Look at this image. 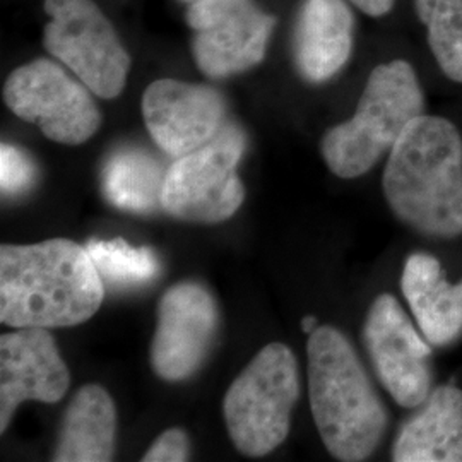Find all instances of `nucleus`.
Listing matches in <instances>:
<instances>
[{"instance_id":"nucleus-1","label":"nucleus","mask_w":462,"mask_h":462,"mask_svg":"<svg viewBox=\"0 0 462 462\" xmlns=\"http://www.w3.org/2000/svg\"><path fill=\"white\" fill-rule=\"evenodd\" d=\"M103 280L86 247L67 238L0 247V322L74 328L98 312Z\"/></svg>"},{"instance_id":"nucleus-2","label":"nucleus","mask_w":462,"mask_h":462,"mask_svg":"<svg viewBox=\"0 0 462 462\" xmlns=\"http://www.w3.org/2000/svg\"><path fill=\"white\" fill-rule=\"evenodd\" d=\"M383 194L393 213L429 236L462 235V137L444 116H420L391 149Z\"/></svg>"},{"instance_id":"nucleus-3","label":"nucleus","mask_w":462,"mask_h":462,"mask_svg":"<svg viewBox=\"0 0 462 462\" xmlns=\"http://www.w3.org/2000/svg\"><path fill=\"white\" fill-rule=\"evenodd\" d=\"M309 394L315 425L337 461L368 459L389 416L355 347L341 330L322 326L309 336Z\"/></svg>"},{"instance_id":"nucleus-4","label":"nucleus","mask_w":462,"mask_h":462,"mask_svg":"<svg viewBox=\"0 0 462 462\" xmlns=\"http://www.w3.org/2000/svg\"><path fill=\"white\" fill-rule=\"evenodd\" d=\"M423 110L425 97L413 66L401 59L380 64L366 81L355 116L322 137V158L341 179L362 177Z\"/></svg>"},{"instance_id":"nucleus-5","label":"nucleus","mask_w":462,"mask_h":462,"mask_svg":"<svg viewBox=\"0 0 462 462\" xmlns=\"http://www.w3.org/2000/svg\"><path fill=\"white\" fill-rule=\"evenodd\" d=\"M300 396L293 351L273 343L263 347L231 383L223 413L231 442L248 457H263L286 440Z\"/></svg>"},{"instance_id":"nucleus-6","label":"nucleus","mask_w":462,"mask_h":462,"mask_svg":"<svg viewBox=\"0 0 462 462\" xmlns=\"http://www.w3.org/2000/svg\"><path fill=\"white\" fill-rule=\"evenodd\" d=\"M245 146L244 131L225 125L213 141L177 158L166 170L162 198L166 213L190 223L230 219L245 199L236 171Z\"/></svg>"},{"instance_id":"nucleus-7","label":"nucleus","mask_w":462,"mask_h":462,"mask_svg":"<svg viewBox=\"0 0 462 462\" xmlns=\"http://www.w3.org/2000/svg\"><path fill=\"white\" fill-rule=\"evenodd\" d=\"M43 45L99 98H116L127 83L131 55L95 0H45Z\"/></svg>"},{"instance_id":"nucleus-8","label":"nucleus","mask_w":462,"mask_h":462,"mask_svg":"<svg viewBox=\"0 0 462 462\" xmlns=\"http://www.w3.org/2000/svg\"><path fill=\"white\" fill-rule=\"evenodd\" d=\"M4 101L19 118L36 124L50 141L78 146L101 125L89 89L49 59L17 67L4 84Z\"/></svg>"},{"instance_id":"nucleus-9","label":"nucleus","mask_w":462,"mask_h":462,"mask_svg":"<svg viewBox=\"0 0 462 462\" xmlns=\"http://www.w3.org/2000/svg\"><path fill=\"white\" fill-rule=\"evenodd\" d=\"M185 21L194 32V60L213 79L261 64L276 24L254 0H194Z\"/></svg>"},{"instance_id":"nucleus-10","label":"nucleus","mask_w":462,"mask_h":462,"mask_svg":"<svg viewBox=\"0 0 462 462\" xmlns=\"http://www.w3.org/2000/svg\"><path fill=\"white\" fill-rule=\"evenodd\" d=\"M364 343L385 391L402 408L421 406L431 393V347L393 295L372 303Z\"/></svg>"},{"instance_id":"nucleus-11","label":"nucleus","mask_w":462,"mask_h":462,"mask_svg":"<svg viewBox=\"0 0 462 462\" xmlns=\"http://www.w3.org/2000/svg\"><path fill=\"white\" fill-rule=\"evenodd\" d=\"M219 314L215 298L199 282L171 286L158 307V324L151 345L154 374L166 382L190 379L204 364Z\"/></svg>"},{"instance_id":"nucleus-12","label":"nucleus","mask_w":462,"mask_h":462,"mask_svg":"<svg viewBox=\"0 0 462 462\" xmlns=\"http://www.w3.org/2000/svg\"><path fill=\"white\" fill-rule=\"evenodd\" d=\"M225 99L211 86L158 79L143 95L149 135L175 160L213 141L225 127Z\"/></svg>"},{"instance_id":"nucleus-13","label":"nucleus","mask_w":462,"mask_h":462,"mask_svg":"<svg viewBox=\"0 0 462 462\" xmlns=\"http://www.w3.org/2000/svg\"><path fill=\"white\" fill-rule=\"evenodd\" d=\"M70 374L49 329L23 328L0 337V433L24 401L59 402Z\"/></svg>"},{"instance_id":"nucleus-14","label":"nucleus","mask_w":462,"mask_h":462,"mask_svg":"<svg viewBox=\"0 0 462 462\" xmlns=\"http://www.w3.org/2000/svg\"><path fill=\"white\" fill-rule=\"evenodd\" d=\"M353 26L345 0H303L293 33V59L305 81L326 83L346 66Z\"/></svg>"},{"instance_id":"nucleus-15","label":"nucleus","mask_w":462,"mask_h":462,"mask_svg":"<svg viewBox=\"0 0 462 462\" xmlns=\"http://www.w3.org/2000/svg\"><path fill=\"white\" fill-rule=\"evenodd\" d=\"M401 286L430 345L447 346L461 336L462 281L448 282L433 255L423 252L410 255Z\"/></svg>"},{"instance_id":"nucleus-16","label":"nucleus","mask_w":462,"mask_h":462,"mask_svg":"<svg viewBox=\"0 0 462 462\" xmlns=\"http://www.w3.org/2000/svg\"><path fill=\"white\" fill-rule=\"evenodd\" d=\"M410 418L393 448L396 462H462V391L440 385Z\"/></svg>"},{"instance_id":"nucleus-17","label":"nucleus","mask_w":462,"mask_h":462,"mask_svg":"<svg viewBox=\"0 0 462 462\" xmlns=\"http://www.w3.org/2000/svg\"><path fill=\"white\" fill-rule=\"evenodd\" d=\"M116 435L114 399L99 385H84L67 408L53 461H112Z\"/></svg>"},{"instance_id":"nucleus-18","label":"nucleus","mask_w":462,"mask_h":462,"mask_svg":"<svg viewBox=\"0 0 462 462\" xmlns=\"http://www.w3.org/2000/svg\"><path fill=\"white\" fill-rule=\"evenodd\" d=\"M165 179L162 163L148 151L120 148L103 165L101 192L120 211L149 215L158 208L163 209Z\"/></svg>"},{"instance_id":"nucleus-19","label":"nucleus","mask_w":462,"mask_h":462,"mask_svg":"<svg viewBox=\"0 0 462 462\" xmlns=\"http://www.w3.org/2000/svg\"><path fill=\"white\" fill-rule=\"evenodd\" d=\"M429 45L448 79L462 83V0H414Z\"/></svg>"},{"instance_id":"nucleus-20","label":"nucleus","mask_w":462,"mask_h":462,"mask_svg":"<svg viewBox=\"0 0 462 462\" xmlns=\"http://www.w3.org/2000/svg\"><path fill=\"white\" fill-rule=\"evenodd\" d=\"M86 250L99 278L114 286H137L160 274L156 254L146 247H133L124 238L89 240Z\"/></svg>"},{"instance_id":"nucleus-21","label":"nucleus","mask_w":462,"mask_h":462,"mask_svg":"<svg viewBox=\"0 0 462 462\" xmlns=\"http://www.w3.org/2000/svg\"><path fill=\"white\" fill-rule=\"evenodd\" d=\"M36 180V166L28 152L13 144L0 146V187L4 196H21Z\"/></svg>"},{"instance_id":"nucleus-22","label":"nucleus","mask_w":462,"mask_h":462,"mask_svg":"<svg viewBox=\"0 0 462 462\" xmlns=\"http://www.w3.org/2000/svg\"><path fill=\"white\" fill-rule=\"evenodd\" d=\"M144 462L189 461V437L180 429L163 431L143 456Z\"/></svg>"},{"instance_id":"nucleus-23","label":"nucleus","mask_w":462,"mask_h":462,"mask_svg":"<svg viewBox=\"0 0 462 462\" xmlns=\"http://www.w3.org/2000/svg\"><path fill=\"white\" fill-rule=\"evenodd\" d=\"M353 5H356L362 13L372 17L385 16L393 11L396 0H349Z\"/></svg>"},{"instance_id":"nucleus-24","label":"nucleus","mask_w":462,"mask_h":462,"mask_svg":"<svg viewBox=\"0 0 462 462\" xmlns=\"http://www.w3.org/2000/svg\"><path fill=\"white\" fill-rule=\"evenodd\" d=\"M317 328H319V326H317V319L312 317V315H310V317H305V319L301 320V329H303L305 334H309V336H310Z\"/></svg>"},{"instance_id":"nucleus-25","label":"nucleus","mask_w":462,"mask_h":462,"mask_svg":"<svg viewBox=\"0 0 462 462\" xmlns=\"http://www.w3.org/2000/svg\"><path fill=\"white\" fill-rule=\"evenodd\" d=\"M190 2H194V0H190Z\"/></svg>"}]
</instances>
